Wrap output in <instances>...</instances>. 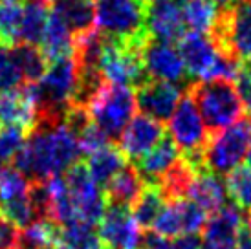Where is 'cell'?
<instances>
[{
  "instance_id": "cell-35",
  "label": "cell",
  "mask_w": 251,
  "mask_h": 249,
  "mask_svg": "<svg viewBox=\"0 0 251 249\" xmlns=\"http://www.w3.org/2000/svg\"><path fill=\"white\" fill-rule=\"evenodd\" d=\"M29 181L15 167H4L0 171V201L13 200L28 194Z\"/></svg>"
},
{
  "instance_id": "cell-27",
  "label": "cell",
  "mask_w": 251,
  "mask_h": 249,
  "mask_svg": "<svg viewBox=\"0 0 251 249\" xmlns=\"http://www.w3.org/2000/svg\"><path fill=\"white\" fill-rule=\"evenodd\" d=\"M48 6L37 4V2L24 4L17 44H33V46L41 44V39L42 35H44L46 24H48Z\"/></svg>"
},
{
  "instance_id": "cell-31",
  "label": "cell",
  "mask_w": 251,
  "mask_h": 249,
  "mask_svg": "<svg viewBox=\"0 0 251 249\" xmlns=\"http://www.w3.org/2000/svg\"><path fill=\"white\" fill-rule=\"evenodd\" d=\"M226 191L233 205L240 211H251V169L237 167L226 176Z\"/></svg>"
},
{
  "instance_id": "cell-30",
  "label": "cell",
  "mask_w": 251,
  "mask_h": 249,
  "mask_svg": "<svg viewBox=\"0 0 251 249\" xmlns=\"http://www.w3.org/2000/svg\"><path fill=\"white\" fill-rule=\"evenodd\" d=\"M59 225L50 220H37L28 227L19 231V240L15 249H46L55 246Z\"/></svg>"
},
{
  "instance_id": "cell-40",
  "label": "cell",
  "mask_w": 251,
  "mask_h": 249,
  "mask_svg": "<svg viewBox=\"0 0 251 249\" xmlns=\"http://www.w3.org/2000/svg\"><path fill=\"white\" fill-rule=\"evenodd\" d=\"M19 231L21 229L13 225L4 216H0V249H13L17 248L19 240Z\"/></svg>"
},
{
  "instance_id": "cell-21",
  "label": "cell",
  "mask_w": 251,
  "mask_h": 249,
  "mask_svg": "<svg viewBox=\"0 0 251 249\" xmlns=\"http://www.w3.org/2000/svg\"><path fill=\"white\" fill-rule=\"evenodd\" d=\"M143 180L140 178V174L136 171L134 165L126 163L121 171H119L110 181L108 185L103 189L108 205H121V207H130L136 198L140 196L143 191Z\"/></svg>"
},
{
  "instance_id": "cell-34",
  "label": "cell",
  "mask_w": 251,
  "mask_h": 249,
  "mask_svg": "<svg viewBox=\"0 0 251 249\" xmlns=\"http://www.w3.org/2000/svg\"><path fill=\"white\" fill-rule=\"evenodd\" d=\"M21 86H24V77L11 53V46L0 44V94L17 90Z\"/></svg>"
},
{
  "instance_id": "cell-39",
  "label": "cell",
  "mask_w": 251,
  "mask_h": 249,
  "mask_svg": "<svg viewBox=\"0 0 251 249\" xmlns=\"http://www.w3.org/2000/svg\"><path fill=\"white\" fill-rule=\"evenodd\" d=\"M237 90L242 97V103L251 112V62H246L240 68L237 79Z\"/></svg>"
},
{
  "instance_id": "cell-24",
  "label": "cell",
  "mask_w": 251,
  "mask_h": 249,
  "mask_svg": "<svg viewBox=\"0 0 251 249\" xmlns=\"http://www.w3.org/2000/svg\"><path fill=\"white\" fill-rule=\"evenodd\" d=\"M55 249H103L96 225L75 220L59 225L55 236Z\"/></svg>"
},
{
  "instance_id": "cell-41",
  "label": "cell",
  "mask_w": 251,
  "mask_h": 249,
  "mask_svg": "<svg viewBox=\"0 0 251 249\" xmlns=\"http://www.w3.org/2000/svg\"><path fill=\"white\" fill-rule=\"evenodd\" d=\"M237 249H251V233L248 231L246 225L237 238Z\"/></svg>"
},
{
  "instance_id": "cell-19",
  "label": "cell",
  "mask_w": 251,
  "mask_h": 249,
  "mask_svg": "<svg viewBox=\"0 0 251 249\" xmlns=\"http://www.w3.org/2000/svg\"><path fill=\"white\" fill-rule=\"evenodd\" d=\"M187 200L195 201L205 213H216L226 205L227 200L226 183L220 180V176L209 171H200L196 173L195 180L189 187Z\"/></svg>"
},
{
  "instance_id": "cell-4",
  "label": "cell",
  "mask_w": 251,
  "mask_h": 249,
  "mask_svg": "<svg viewBox=\"0 0 251 249\" xmlns=\"http://www.w3.org/2000/svg\"><path fill=\"white\" fill-rule=\"evenodd\" d=\"M169 132L171 139L181 150V158L187 159L198 173L205 171L203 150L209 141V130L187 90L181 96L173 118L169 119Z\"/></svg>"
},
{
  "instance_id": "cell-2",
  "label": "cell",
  "mask_w": 251,
  "mask_h": 249,
  "mask_svg": "<svg viewBox=\"0 0 251 249\" xmlns=\"http://www.w3.org/2000/svg\"><path fill=\"white\" fill-rule=\"evenodd\" d=\"M193 97L209 134L229 128L244 119L246 106L235 83L229 81H200L185 88Z\"/></svg>"
},
{
  "instance_id": "cell-5",
  "label": "cell",
  "mask_w": 251,
  "mask_h": 249,
  "mask_svg": "<svg viewBox=\"0 0 251 249\" xmlns=\"http://www.w3.org/2000/svg\"><path fill=\"white\" fill-rule=\"evenodd\" d=\"M209 37L220 53L242 64L251 62V0H242L229 9H220Z\"/></svg>"
},
{
  "instance_id": "cell-37",
  "label": "cell",
  "mask_w": 251,
  "mask_h": 249,
  "mask_svg": "<svg viewBox=\"0 0 251 249\" xmlns=\"http://www.w3.org/2000/svg\"><path fill=\"white\" fill-rule=\"evenodd\" d=\"M28 134L15 126H0V161H13L15 156L26 145Z\"/></svg>"
},
{
  "instance_id": "cell-8",
  "label": "cell",
  "mask_w": 251,
  "mask_h": 249,
  "mask_svg": "<svg viewBox=\"0 0 251 249\" xmlns=\"http://www.w3.org/2000/svg\"><path fill=\"white\" fill-rule=\"evenodd\" d=\"M64 181L72 196L77 220L98 225L106 211V198L103 189L94 181L84 161H75L66 171Z\"/></svg>"
},
{
  "instance_id": "cell-36",
  "label": "cell",
  "mask_w": 251,
  "mask_h": 249,
  "mask_svg": "<svg viewBox=\"0 0 251 249\" xmlns=\"http://www.w3.org/2000/svg\"><path fill=\"white\" fill-rule=\"evenodd\" d=\"M143 249H202V240L198 235L165 238L151 231L143 236Z\"/></svg>"
},
{
  "instance_id": "cell-29",
  "label": "cell",
  "mask_w": 251,
  "mask_h": 249,
  "mask_svg": "<svg viewBox=\"0 0 251 249\" xmlns=\"http://www.w3.org/2000/svg\"><path fill=\"white\" fill-rule=\"evenodd\" d=\"M11 53L19 64L22 77H24V84L39 83L48 68V61L42 55L41 48L33 46V44H15L11 46Z\"/></svg>"
},
{
  "instance_id": "cell-15",
  "label": "cell",
  "mask_w": 251,
  "mask_h": 249,
  "mask_svg": "<svg viewBox=\"0 0 251 249\" xmlns=\"http://www.w3.org/2000/svg\"><path fill=\"white\" fill-rule=\"evenodd\" d=\"M37 104L28 84L0 94V126H15L31 134L37 126Z\"/></svg>"
},
{
  "instance_id": "cell-9",
  "label": "cell",
  "mask_w": 251,
  "mask_h": 249,
  "mask_svg": "<svg viewBox=\"0 0 251 249\" xmlns=\"http://www.w3.org/2000/svg\"><path fill=\"white\" fill-rule=\"evenodd\" d=\"M205 224L207 213L198 207L195 201L181 198L165 203L151 231L165 238H178L185 235H198L203 231Z\"/></svg>"
},
{
  "instance_id": "cell-45",
  "label": "cell",
  "mask_w": 251,
  "mask_h": 249,
  "mask_svg": "<svg viewBox=\"0 0 251 249\" xmlns=\"http://www.w3.org/2000/svg\"><path fill=\"white\" fill-rule=\"evenodd\" d=\"M31 2H37V4H44V6H50L53 0H31Z\"/></svg>"
},
{
  "instance_id": "cell-22",
  "label": "cell",
  "mask_w": 251,
  "mask_h": 249,
  "mask_svg": "<svg viewBox=\"0 0 251 249\" xmlns=\"http://www.w3.org/2000/svg\"><path fill=\"white\" fill-rule=\"evenodd\" d=\"M84 163H86V169L94 181L105 189L108 181L126 165V158L114 143H108L103 149L88 154Z\"/></svg>"
},
{
  "instance_id": "cell-10",
  "label": "cell",
  "mask_w": 251,
  "mask_h": 249,
  "mask_svg": "<svg viewBox=\"0 0 251 249\" xmlns=\"http://www.w3.org/2000/svg\"><path fill=\"white\" fill-rule=\"evenodd\" d=\"M141 61L145 66V72L149 79L152 81H163L171 84H191L180 51L169 44L156 39H149L141 48Z\"/></svg>"
},
{
  "instance_id": "cell-17",
  "label": "cell",
  "mask_w": 251,
  "mask_h": 249,
  "mask_svg": "<svg viewBox=\"0 0 251 249\" xmlns=\"http://www.w3.org/2000/svg\"><path fill=\"white\" fill-rule=\"evenodd\" d=\"M178 159H180V149L171 139V136H163L160 143L140 161H136L134 167L145 185H160L161 178Z\"/></svg>"
},
{
  "instance_id": "cell-47",
  "label": "cell",
  "mask_w": 251,
  "mask_h": 249,
  "mask_svg": "<svg viewBox=\"0 0 251 249\" xmlns=\"http://www.w3.org/2000/svg\"><path fill=\"white\" fill-rule=\"evenodd\" d=\"M2 169H4V163H2V161H0V171H2Z\"/></svg>"
},
{
  "instance_id": "cell-50",
  "label": "cell",
  "mask_w": 251,
  "mask_h": 249,
  "mask_svg": "<svg viewBox=\"0 0 251 249\" xmlns=\"http://www.w3.org/2000/svg\"><path fill=\"white\" fill-rule=\"evenodd\" d=\"M250 119H251V118H250Z\"/></svg>"
},
{
  "instance_id": "cell-25",
  "label": "cell",
  "mask_w": 251,
  "mask_h": 249,
  "mask_svg": "<svg viewBox=\"0 0 251 249\" xmlns=\"http://www.w3.org/2000/svg\"><path fill=\"white\" fill-rule=\"evenodd\" d=\"M165 203L167 201L160 185H145L136 201L130 205V213L141 229H152L154 222L163 211Z\"/></svg>"
},
{
  "instance_id": "cell-26",
  "label": "cell",
  "mask_w": 251,
  "mask_h": 249,
  "mask_svg": "<svg viewBox=\"0 0 251 249\" xmlns=\"http://www.w3.org/2000/svg\"><path fill=\"white\" fill-rule=\"evenodd\" d=\"M196 173L198 171L195 167L191 165L187 159H183L180 156V159L169 169L160 181V189L163 196H165V201L187 198V191L191 183H193V180H195Z\"/></svg>"
},
{
  "instance_id": "cell-11",
  "label": "cell",
  "mask_w": 251,
  "mask_h": 249,
  "mask_svg": "<svg viewBox=\"0 0 251 249\" xmlns=\"http://www.w3.org/2000/svg\"><path fill=\"white\" fill-rule=\"evenodd\" d=\"M99 238L106 249H141L143 235L130 207L106 205L105 216L98 224Z\"/></svg>"
},
{
  "instance_id": "cell-3",
  "label": "cell",
  "mask_w": 251,
  "mask_h": 249,
  "mask_svg": "<svg viewBox=\"0 0 251 249\" xmlns=\"http://www.w3.org/2000/svg\"><path fill=\"white\" fill-rule=\"evenodd\" d=\"M136 92L128 86L106 83L88 104L92 123L114 141L119 139L136 112Z\"/></svg>"
},
{
  "instance_id": "cell-14",
  "label": "cell",
  "mask_w": 251,
  "mask_h": 249,
  "mask_svg": "<svg viewBox=\"0 0 251 249\" xmlns=\"http://www.w3.org/2000/svg\"><path fill=\"white\" fill-rule=\"evenodd\" d=\"M147 29L156 41L169 44L180 42V39L185 35L181 4L176 0H149Z\"/></svg>"
},
{
  "instance_id": "cell-12",
  "label": "cell",
  "mask_w": 251,
  "mask_h": 249,
  "mask_svg": "<svg viewBox=\"0 0 251 249\" xmlns=\"http://www.w3.org/2000/svg\"><path fill=\"white\" fill-rule=\"evenodd\" d=\"M181 96L183 94L176 84L151 79L140 88H136V104L143 116L163 123L173 118Z\"/></svg>"
},
{
  "instance_id": "cell-28",
  "label": "cell",
  "mask_w": 251,
  "mask_h": 249,
  "mask_svg": "<svg viewBox=\"0 0 251 249\" xmlns=\"http://www.w3.org/2000/svg\"><path fill=\"white\" fill-rule=\"evenodd\" d=\"M220 9L209 0H185L181 4V15L185 28L195 33H211L216 24Z\"/></svg>"
},
{
  "instance_id": "cell-1",
  "label": "cell",
  "mask_w": 251,
  "mask_h": 249,
  "mask_svg": "<svg viewBox=\"0 0 251 249\" xmlns=\"http://www.w3.org/2000/svg\"><path fill=\"white\" fill-rule=\"evenodd\" d=\"M96 29L105 39L141 51L151 35L147 29L149 0H96Z\"/></svg>"
},
{
  "instance_id": "cell-13",
  "label": "cell",
  "mask_w": 251,
  "mask_h": 249,
  "mask_svg": "<svg viewBox=\"0 0 251 249\" xmlns=\"http://www.w3.org/2000/svg\"><path fill=\"white\" fill-rule=\"evenodd\" d=\"M163 136H165L163 123H158L143 114L134 116L119 138V150L128 161L136 163L151 152L163 139Z\"/></svg>"
},
{
  "instance_id": "cell-42",
  "label": "cell",
  "mask_w": 251,
  "mask_h": 249,
  "mask_svg": "<svg viewBox=\"0 0 251 249\" xmlns=\"http://www.w3.org/2000/svg\"><path fill=\"white\" fill-rule=\"evenodd\" d=\"M209 2H213L218 9H229V7L237 6L238 2H242V0H209Z\"/></svg>"
},
{
  "instance_id": "cell-32",
  "label": "cell",
  "mask_w": 251,
  "mask_h": 249,
  "mask_svg": "<svg viewBox=\"0 0 251 249\" xmlns=\"http://www.w3.org/2000/svg\"><path fill=\"white\" fill-rule=\"evenodd\" d=\"M24 4L19 2H2L0 4V44L15 46L19 39Z\"/></svg>"
},
{
  "instance_id": "cell-43",
  "label": "cell",
  "mask_w": 251,
  "mask_h": 249,
  "mask_svg": "<svg viewBox=\"0 0 251 249\" xmlns=\"http://www.w3.org/2000/svg\"><path fill=\"white\" fill-rule=\"evenodd\" d=\"M202 249H237V246H224V244H207V242H203Z\"/></svg>"
},
{
  "instance_id": "cell-18",
  "label": "cell",
  "mask_w": 251,
  "mask_h": 249,
  "mask_svg": "<svg viewBox=\"0 0 251 249\" xmlns=\"http://www.w3.org/2000/svg\"><path fill=\"white\" fill-rule=\"evenodd\" d=\"M244 225V216L240 209L235 207L233 203H226L220 211L213 213V216L207 218V224L203 227V242L237 246V238Z\"/></svg>"
},
{
  "instance_id": "cell-23",
  "label": "cell",
  "mask_w": 251,
  "mask_h": 249,
  "mask_svg": "<svg viewBox=\"0 0 251 249\" xmlns=\"http://www.w3.org/2000/svg\"><path fill=\"white\" fill-rule=\"evenodd\" d=\"M39 48L48 62L74 55V37L64 26V22L53 11H50L48 24H46Z\"/></svg>"
},
{
  "instance_id": "cell-48",
  "label": "cell",
  "mask_w": 251,
  "mask_h": 249,
  "mask_svg": "<svg viewBox=\"0 0 251 249\" xmlns=\"http://www.w3.org/2000/svg\"><path fill=\"white\" fill-rule=\"evenodd\" d=\"M46 249H55V248H46Z\"/></svg>"
},
{
  "instance_id": "cell-7",
  "label": "cell",
  "mask_w": 251,
  "mask_h": 249,
  "mask_svg": "<svg viewBox=\"0 0 251 249\" xmlns=\"http://www.w3.org/2000/svg\"><path fill=\"white\" fill-rule=\"evenodd\" d=\"M99 72L106 83L128 88H140L141 84L151 81L141 61L140 50L108 39H105L103 53L99 59Z\"/></svg>"
},
{
  "instance_id": "cell-49",
  "label": "cell",
  "mask_w": 251,
  "mask_h": 249,
  "mask_svg": "<svg viewBox=\"0 0 251 249\" xmlns=\"http://www.w3.org/2000/svg\"><path fill=\"white\" fill-rule=\"evenodd\" d=\"M103 249H106V248H103Z\"/></svg>"
},
{
  "instance_id": "cell-33",
  "label": "cell",
  "mask_w": 251,
  "mask_h": 249,
  "mask_svg": "<svg viewBox=\"0 0 251 249\" xmlns=\"http://www.w3.org/2000/svg\"><path fill=\"white\" fill-rule=\"evenodd\" d=\"M2 216L9 220L13 225H17L19 229L28 227L29 224L37 222L35 209L29 201V196L24 194V196H19V198H13V200H6L2 201V209H0Z\"/></svg>"
},
{
  "instance_id": "cell-16",
  "label": "cell",
  "mask_w": 251,
  "mask_h": 249,
  "mask_svg": "<svg viewBox=\"0 0 251 249\" xmlns=\"http://www.w3.org/2000/svg\"><path fill=\"white\" fill-rule=\"evenodd\" d=\"M178 51L181 55L185 72H187L189 79H205L209 70L213 68L216 57H218V48L215 42L211 41V37L203 33H185L178 42Z\"/></svg>"
},
{
  "instance_id": "cell-38",
  "label": "cell",
  "mask_w": 251,
  "mask_h": 249,
  "mask_svg": "<svg viewBox=\"0 0 251 249\" xmlns=\"http://www.w3.org/2000/svg\"><path fill=\"white\" fill-rule=\"evenodd\" d=\"M77 141H79L81 154H84V156L96 152V150H99V149H103L105 145L110 143V139L106 138L105 134L99 130L94 123H90L83 132H81V134H79Z\"/></svg>"
},
{
  "instance_id": "cell-20",
  "label": "cell",
  "mask_w": 251,
  "mask_h": 249,
  "mask_svg": "<svg viewBox=\"0 0 251 249\" xmlns=\"http://www.w3.org/2000/svg\"><path fill=\"white\" fill-rule=\"evenodd\" d=\"M51 11L64 22L72 37L90 33L96 26V15L90 0H53Z\"/></svg>"
},
{
  "instance_id": "cell-6",
  "label": "cell",
  "mask_w": 251,
  "mask_h": 249,
  "mask_svg": "<svg viewBox=\"0 0 251 249\" xmlns=\"http://www.w3.org/2000/svg\"><path fill=\"white\" fill-rule=\"evenodd\" d=\"M251 145V119H240L229 128L209 134V141L203 150L205 171L216 176H227L246 158Z\"/></svg>"
},
{
  "instance_id": "cell-44",
  "label": "cell",
  "mask_w": 251,
  "mask_h": 249,
  "mask_svg": "<svg viewBox=\"0 0 251 249\" xmlns=\"http://www.w3.org/2000/svg\"><path fill=\"white\" fill-rule=\"evenodd\" d=\"M246 161H248V167L251 169V145H250V149H248V152H246Z\"/></svg>"
},
{
  "instance_id": "cell-46",
  "label": "cell",
  "mask_w": 251,
  "mask_h": 249,
  "mask_svg": "<svg viewBox=\"0 0 251 249\" xmlns=\"http://www.w3.org/2000/svg\"><path fill=\"white\" fill-rule=\"evenodd\" d=\"M246 227H248V231L251 233V211H250V215H248V222H246Z\"/></svg>"
}]
</instances>
